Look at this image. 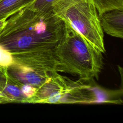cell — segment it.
I'll list each match as a JSON object with an SVG mask.
<instances>
[{
    "mask_svg": "<svg viewBox=\"0 0 123 123\" xmlns=\"http://www.w3.org/2000/svg\"><path fill=\"white\" fill-rule=\"evenodd\" d=\"M64 22L53 10L27 6L6 20L0 45L12 55L52 50L63 33Z\"/></svg>",
    "mask_w": 123,
    "mask_h": 123,
    "instance_id": "obj_1",
    "label": "cell"
},
{
    "mask_svg": "<svg viewBox=\"0 0 123 123\" xmlns=\"http://www.w3.org/2000/svg\"><path fill=\"white\" fill-rule=\"evenodd\" d=\"M53 51L57 72L89 80L98 79L103 68L102 53L65 22L63 35Z\"/></svg>",
    "mask_w": 123,
    "mask_h": 123,
    "instance_id": "obj_2",
    "label": "cell"
},
{
    "mask_svg": "<svg viewBox=\"0 0 123 123\" xmlns=\"http://www.w3.org/2000/svg\"><path fill=\"white\" fill-rule=\"evenodd\" d=\"M54 12L70 25L96 49L105 52L104 33L93 0H55Z\"/></svg>",
    "mask_w": 123,
    "mask_h": 123,
    "instance_id": "obj_3",
    "label": "cell"
},
{
    "mask_svg": "<svg viewBox=\"0 0 123 123\" xmlns=\"http://www.w3.org/2000/svg\"><path fill=\"white\" fill-rule=\"evenodd\" d=\"M68 79L58 72L52 73L50 78L37 89L35 95L28 100V103H63L68 91Z\"/></svg>",
    "mask_w": 123,
    "mask_h": 123,
    "instance_id": "obj_4",
    "label": "cell"
},
{
    "mask_svg": "<svg viewBox=\"0 0 123 123\" xmlns=\"http://www.w3.org/2000/svg\"><path fill=\"white\" fill-rule=\"evenodd\" d=\"M13 62L49 73L57 72L53 50L12 55Z\"/></svg>",
    "mask_w": 123,
    "mask_h": 123,
    "instance_id": "obj_5",
    "label": "cell"
},
{
    "mask_svg": "<svg viewBox=\"0 0 123 123\" xmlns=\"http://www.w3.org/2000/svg\"><path fill=\"white\" fill-rule=\"evenodd\" d=\"M7 70L14 78L21 84L37 89L47 82L52 74L14 62L8 67Z\"/></svg>",
    "mask_w": 123,
    "mask_h": 123,
    "instance_id": "obj_6",
    "label": "cell"
},
{
    "mask_svg": "<svg viewBox=\"0 0 123 123\" xmlns=\"http://www.w3.org/2000/svg\"><path fill=\"white\" fill-rule=\"evenodd\" d=\"M24 85L14 78L7 68L0 66V97L4 103H27L28 98L24 92Z\"/></svg>",
    "mask_w": 123,
    "mask_h": 123,
    "instance_id": "obj_7",
    "label": "cell"
},
{
    "mask_svg": "<svg viewBox=\"0 0 123 123\" xmlns=\"http://www.w3.org/2000/svg\"><path fill=\"white\" fill-rule=\"evenodd\" d=\"M103 33L113 37H123V9H114L99 15Z\"/></svg>",
    "mask_w": 123,
    "mask_h": 123,
    "instance_id": "obj_8",
    "label": "cell"
},
{
    "mask_svg": "<svg viewBox=\"0 0 123 123\" xmlns=\"http://www.w3.org/2000/svg\"><path fill=\"white\" fill-rule=\"evenodd\" d=\"M34 0H1L0 1V20L10 16L32 3Z\"/></svg>",
    "mask_w": 123,
    "mask_h": 123,
    "instance_id": "obj_9",
    "label": "cell"
},
{
    "mask_svg": "<svg viewBox=\"0 0 123 123\" xmlns=\"http://www.w3.org/2000/svg\"><path fill=\"white\" fill-rule=\"evenodd\" d=\"M98 15L114 9H123V0H93Z\"/></svg>",
    "mask_w": 123,
    "mask_h": 123,
    "instance_id": "obj_10",
    "label": "cell"
},
{
    "mask_svg": "<svg viewBox=\"0 0 123 123\" xmlns=\"http://www.w3.org/2000/svg\"><path fill=\"white\" fill-rule=\"evenodd\" d=\"M13 62L12 54L0 45V66L7 68Z\"/></svg>",
    "mask_w": 123,
    "mask_h": 123,
    "instance_id": "obj_11",
    "label": "cell"
},
{
    "mask_svg": "<svg viewBox=\"0 0 123 123\" xmlns=\"http://www.w3.org/2000/svg\"><path fill=\"white\" fill-rule=\"evenodd\" d=\"M55 0H34L27 6L34 10H43L52 8V4Z\"/></svg>",
    "mask_w": 123,
    "mask_h": 123,
    "instance_id": "obj_12",
    "label": "cell"
},
{
    "mask_svg": "<svg viewBox=\"0 0 123 123\" xmlns=\"http://www.w3.org/2000/svg\"><path fill=\"white\" fill-rule=\"evenodd\" d=\"M5 21H6V20H0V33L4 26V25L5 24Z\"/></svg>",
    "mask_w": 123,
    "mask_h": 123,
    "instance_id": "obj_13",
    "label": "cell"
},
{
    "mask_svg": "<svg viewBox=\"0 0 123 123\" xmlns=\"http://www.w3.org/2000/svg\"><path fill=\"white\" fill-rule=\"evenodd\" d=\"M1 0H0V1H1Z\"/></svg>",
    "mask_w": 123,
    "mask_h": 123,
    "instance_id": "obj_14",
    "label": "cell"
}]
</instances>
